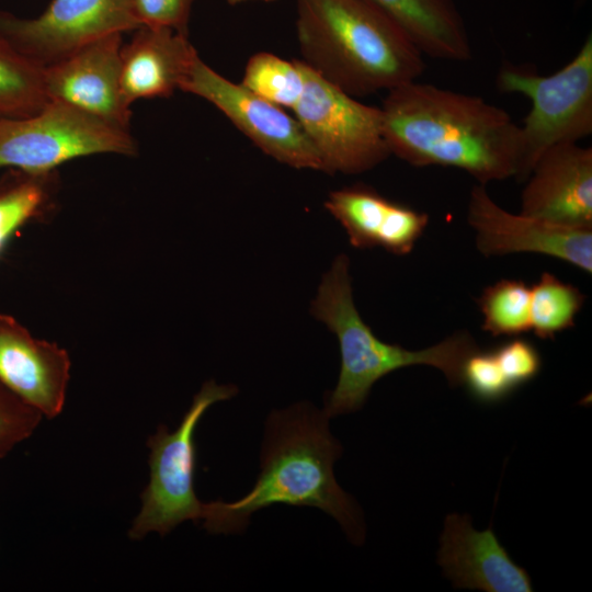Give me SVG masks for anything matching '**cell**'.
<instances>
[{"instance_id":"cell-1","label":"cell","mask_w":592,"mask_h":592,"mask_svg":"<svg viewBox=\"0 0 592 592\" xmlns=\"http://www.w3.org/2000/svg\"><path fill=\"white\" fill-rule=\"evenodd\" d=\"M390 151L413 167H451L479 184L521 173L520 126L485 99L431 83L407 82L380 106Z\"/></svg>"},{"instance_id":"cell-2","label":"cell","mask_w":592,"mask_h":592,"mask_svg":"<svg viewBox=\"0 0 592 592\" xmlns=\"http://www.w3.org/2000/svg\"><path fill=\"white\" fill-rule=\"evenodd\" d=\"M329 420L309 402L272 411L265 422L254 486L234 502H204L203 528L210 534H240L259 510L274 504L312 506L333 517L351 543L362 545V511L334 477L333 465L343 448L332 435Z\"/></svg>"},{"instance_id":"cell-3","label":"cell","mask_w":592,"mask_h":592,"mask_svg":"<svg viewBox=\"0 0 592 592\" xmlns=\"http://www.w3.org/2000/svg\"><path fill=\"white\" fill-rule=\"evenodd\" d=\"M300 60L353 98L418 80L423 54L371 0H296Z\"/></svg>"},{"instance_id":"cell-4","label":"cell","mask_w":592,"mask_h":592,"mask_svg":"<svg viewBox=\"0 0 592 592\" xmlns=\"http://www.w3.org/2000/svg\"><path fill=\"white\" fill-rule=\"evenodd\" d=\"M311 314L335 334L340 348L339 378L325 398L323 411L329 418L360 410L376 382L412 365L433 366L445 375L451 386L457 387L462 385L466 358L479 349L465 330L417 351L377 338L355 307L350 259L344 253L337 255L323 275Z\"/></svg>"},{"instance_id":"cell-5","label":"cell","mask_w":592,"mask_h":592,"mask_svg":"<svg viewBox=\"0 0 592 592\" xmlns=\"http://www.w3.org/2000/svg\"><path fill=\"white\" fill-rule=\"evenodd\" d=\"M501 92L519 93L532 107L520 126L521 173L525 181L537 159L549 148L578 143L592 134V36L561 69L542 76L504 66L498 77Z\"/></svg>"},{"instance_id":"cell-6","label":"cell","mask_w":592,"mask_h":592,"mask_svg":"<svg viewBox=\"0 0 592 592\" xmlns=\"http://www.w3.org/2000/svg\"><path fill=\"white\" fill-rule=\"evenodd\" d=\"M237 392L235 385L206 382L174 431L160 424L148 439L150 477L141 493L140 511L128 532L132 539H141L151 532L166 536L185 521L201 522L204 502L194 489L195 430L209 407Z\"/></svg>"},{"instance_id":"cell-7","label":"cell","mask_w":592,"mask_h":592,"mask_svg":"<svg viewBox=\"0 0 592 592\" xmlns=\"http://www.w3.org/2000/svg\"><path fill=\"white\" fill-rule=\"evenodd\" d=\"M98 153L134 156L137 145L129 129L58 101L33 115L0 121V169L43 178L69 160Z\"/></svg>"},{"instance_id":"cell-8","label":"cell","mask_w":592,"mask_h":592,"mask_svg":"<svg viewBox=\"0 0 592 592\" xmlns=\"http://www.w3.org/2000/svg\"><path fill=\"white\" fill-rule=\"evenodd\" d=\"M300 60V59H299ZM305 88L293 109L328 174H360L390 156L380 107L364 104L308 68Z\"/></svg>"},{"instance_id":"cell-9","label":"cell","mask_w":592,"mask_h":592,"mask_svg":"<svg viewBox=\"0 0 592 592\" xmlns=\"http://www.w3.org/2000/svg\"><path fill=\"white\" fill-rule=\"evenodd\" d=\"M139 26L133 0H53L33 19L0 11V35L43 67L100 38Z\"/></svg>"},{"instance_id":"cell-10","label":"cell","mask_w":592,"mask_h":592,"mask_svg":"<svg viewBox=\"0 0 592 592\" xmlns=\"http://www.w3.org/2000/svg\"><path fill=\"white\" fill-rule=\"evenodd\" d=\"M216 106L259 149L296 169L323 172L322 162L298 121L281 106L223 77L200 56L180 87Z\"/></svg>"},{"instance_id":"cell-11","label":"cell","mask_w":592,"mask_h":592,"mask_svg":"<svg viewBox=\"0 0 592 592\" xmlns=\"http://www.w3.org/2000/svg\"><path fill=\"white\" fill-rule=\"evenodd\" d=\"M467 221L485 257L538 253L592 273V228L570 227L540 218L512 214L499 206L486 185L470 191Z\"/></svg>"},{"instance_id":"cell-12","label":"cell","mask_w":592,"mask_h":592,"mask_svg":"<svg viewBox=\"0 0 592 592\" xmlns=\"http://www.w3.org/2000/svg\"><path fill=\"white\" fill-rule=\"evenodd\" d=\"M122 35L100 38L44 67L48 101L66 103L109 124L129 129L130 106L121 89Z\"/></svg>"},{"instance_id":"cell-13","label":"cell","mask_w":592,"mask_h":592,"mask_svg":"<svg viewBox=\"0 0 592 592\" xmlns=\"http://www.w3.org/2000/svg\"><path fill=\"white\" fill-rule=\"evenodd\" d=\"M70 366L65 349L0 314V388L53 419L62 411Z\"/></svg>"},{"instance_id":"cell-14","label":"cell","mask_w":592,"mask_h":592,"mask_svg":"<svg viewBox=\"0 0 592 592\" xmlns=\"http://www.w3.org/2000/svg\"><path fill=\"white\" fill-rule=\"evenodd\" d=\"M521 195V214L592 228V148L556 145L535 162Z\"/></svg>"},{"instance_id":"cell-15","label":"cell","mask_w":592,"mask_h":592,"mask_svg":"<svg viewBox=\"0 0 592 592\" xmlns=\"http://www.w3.org/2000/svg\"><path fill=\"white\" fill-rule=\"evenodd\" d=\"M437 562L458 589L533 591L531 577L511 559L492 528L475 530L469 515L453 513L446 516Z\"/></svg>"},{"instance_id":"cell-16","label":"cell","mask_w":592,"mask_h":592,"mask_svg":"<svg viewBox=\"0 0 592 592\" xmlns=\"http://www.w3.org/2000/svg\"><path fill=\"white\" fill-rule=\"evenodd\" d=\"M325 207L345 229L353 247H380L396 255L409 254L429 224L426 213L363 184L330 192Z\"/></svg>"},{"instance_id":"cell-17","label":"cell","mask_w":592,"mask_h":592,"mask_svg":"<svg viewBox=\"0 0 592 592\" xmlns=\"http://www.w3.org/2000/svg\"><path fill=\"white\" fill-rule=\"evenodd\" d=\"M134 32L121 50V89L129 106L180 90L198 56L189 35L174 30L141 25Z\"/></svg>"},{"instance_id":"cell-18","label":"cell","mask_w":592,"mask_h":592,"mask_svg":"<svg viewBox=\"0 0 592 592\" xmlns=\"http://www.w3.org/2000/svg\"><path fill=\"white\" fill-rule=\"evenodd\" d=\"M389 14L423 55L449 61L473 56L465 20L454 0H371Z\"/></svg>"},{"instance_id":"cell-19","label":"cell","mask_w":592,"mask_h":592,"mask_svg":"<svg viewBox=\"0 0 592 592\" xmlns=\"http://www.w3.org/2000/svg\"><path fill=\"white\" fill-rule=\"evenodd\" d=\"M47 102L44 67L0 35V121L33 115Z\"/></svg>"},{"instance_id":"cell-20","label":"cell","mask_w":592,"mask_h":592,"mask_svg":"<svg viewBox=\"0 0 592 592\" xmlns=\"http://www.w3.org/2000/svg\"><path fill=\"white\" fill-rule=\"evenodd\" d=\"M585 299L577 286L543 272L531 286V331L542 340H554L557 333L574 326Z\"/></svg>"},{"instance_id":"cell-21","label":"cell","mask_w":592,"mask_h":592,"mask_svg":"<svg viewBox=\"0 0 592 592\" xmlns=\"http://www.w3.org/2000/svg\"><path fill=\"white\" fill-rule=\"evenodd\" d=\"M531 286L522 280L502 278L487 286L477 298L481 329L492 337H519L531 331Z\"/></svg>"},{"instance_id":"cell-22","label":"cell","mask_w":592,"mask_h":592,"mask_svg":"<svg viewBox=\"0 0 592 592\" xmlns=\"http://www.w3.org/2000/svg\"><path fill=\"white\" fill-rule=\"evenodd\" d=\"M241 84L271 103L293 110L304 92L305 76L299 59L288 61L260 52L249 58Z\"/></svg>"},{"instance_id":"cell-23","label":"cell","mask_w":592,"mask_h":592,"mask_svg":"<svg viewBox=\"0 0 592 592\" xmlns=\"http://www.w3.org/2000/svg\"><path fill=\"white\" fill-rule=\"evenodd\" d=\"M45 178L20 172L0 180V251L21 226L41 214L46 202Z\"/></svg>"},{"instance_id":"cell-24","label":"cell","mask_w":592,"mask_h":592,"mask_svg":"<svg viewBox=\"0 0 592 592\" xmlns=\"http://www.w3.org/2000/svg\"><path fill=\"white\" fill-rule=\"evenodd\" d=\"M462 385H465L476 400L483 403L498 402L513 391L492 350L478 349L466 358L462 371Z\"/></svg>"},{"instance_id":"cell-25","label":"cell","mask_w":592,"mask_h":592,"mask_svg":"<svg viewBox=\"0 0 592 592\" xmlns=\"http://www.w3.org/2000/svg\"><path fill=\"white\" fill-rule=\"evenodd\" d=\"M42 417L39 411L0 388V458L30 437Z\"/></svg>"},{"instance_id":"cell-26","label":"cell","mask_w":592,"mask_h":592,"mask_svg":"<svg viewBox=\"0 0 592 592\" xmlns=\"http://www.w3.org/2000/svg\"><path fill=\"white\" fill-rule=\"evenodd\" d=\"M492 351L513 390L534 379L540 371V354L535 345L525 339L514 337Z\"/></svg>"},{"instance_id":"cell-27","label":"cell","mask_w":592,"mask_h":592,"mask_svg":"<svg viewBox=\"0 0 592 592\" xmlns=\"http://www.w3.org/2000/svg\"><path fill=\"white\" fill-rule=\"evenodd\" d=\"M195 0H133L141 25L162 26L189 35V22Z\"/></svg>"},{"instance_id":"cell-28","label":"cell","mask_w":592,"mask_h":592,"mask_svg":"<svg viewBox=\"0 0 592 592\" xmlns=\"http://www.w3.org/2000/svg\"><path fill=\"white\" fill-rule=\"evenodd\" d=\"M226 1L231 5H236V4H239L241 2H244L246 0H226Z\"/></svg>"},{"instance_id":"cell-29","label":"cell","mask_w":592,"mask_h":592,"mask_svg":"<svg viewBox=\"0 0 592 592\" xmlns=\"http://www.w3.org/2000/svg\"><path fill=\"white\" fill-rule=\"evenodd\" d=\"M261 1H265V2H269V1H274V0H261Z\"/></svg>"}]
</instances>
